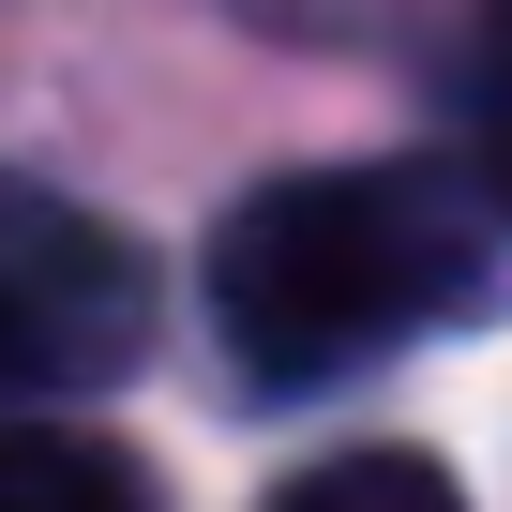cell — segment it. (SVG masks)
<instances>
[{
  "instance_id": "cell-3",
  "label": "cell",
  "mask_w": 512,
  "mask_h": 512,
  "mask_svg": "<svg viewBox=\"0 0 512 512\" xmlns=\"http://www.w3.org/2000/svg\"><path fill=\"white\" fill-rule=\"evenodd\" d=\"M0 512H151V482L76 422H0Z\"/></svg>"
},
{
  "instance_id": "cell-1",
  "label": "cell",
  "mask_w": 512,
  "mask_h": 512,
  "mask_svg": "<svg viewBox=\"0 0 512 512\" xmlns=\"http://www.w3.org/2000/svg\"><path fill=\"white\" fill-rule=\"evenodd\" d=\"M497 287H512V196L467 166H317L256 181L211 226V332L256 392H317L422 332H467Z\"/></svg>"
},
{
  "instance_id": "cell-2",
  "label": "cell",
  "mask_w": 512,
  "mask_h": 512,
  "mask_svg": "<svg viewBox=\"0 0 512 512\" xmlns=\"http://www.w3.org/2000/svg\"><path fill=\"white\" fill-rule=\"evenodd\" d=\"M136 362H151V256L46 181H0V392H106Z\"/></svg>"
},
{
  "instance_id": "cell-5",
  "label": "cell",
  "mask_w": 512,
  "mask_h": 512,
  "mask_svg": "<svg viewBox=\"0 0 512 512\" xmlns=\"http://www.w3.org/2000/svg\"><path fill=\"white\" fill-rule=\"evenodd\" d=\"M467 121H482V181L512 196V0H482V46H467Z\"/></svg>"
},
{
  "instance_id": "cell-4",
  "label": "cell",
  "mask_w": 512,
  "mask_h": 512,
  "mask_svg": "<svg viewBox=\"0 0 512 512\" xmlns=\"http://www.w3.org/2000/svg\"><path fill=\"white\" fill-rule=\"evenodd\" d=\"M272 512H467V497H452L437 452H332V467H302Z\"/></svg>"
}]
</instances>
